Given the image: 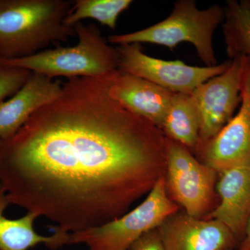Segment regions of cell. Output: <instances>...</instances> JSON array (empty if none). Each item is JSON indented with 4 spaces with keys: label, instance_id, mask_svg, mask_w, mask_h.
Returning a JSON list of instances; mask_svg holds the SVG:
<instances>
[{
    "label": "cell",
    "instance_id": "2e32d148",
    "mask_svg": "<svg viewBox=\"0 0 250 250\" xmlns=\"http://www.w3.org/2000/svg\"><path fill=\"white\" fill-rule=\"evenodd\" d=\"M224 9L222 25L227 54L231 59H250V0H228Z\"/></svg>",
    "mask_w": 250,
    "mask_h": 250
},
{
    "label": "cell",
    "instance_id": "44dd1931",
    "mask_svg": "<svg viewBox=\"0 0 250 250\" xmlns=\"http://www.w3.org/2000/svg\"><path fill=\"white\" fill-rule=\"evenodd\" d=\"M1 140H0V149H1Z\"/></svg>",
    "mask_w": 250,
    "mask_h": 250
},
{
    "label": "cell",
    "instance_id": "6da1fadb",
    "mask_svg": "<svg viewBox=\"0 0 250 250\" xmlns=\"http://www.w3.org/2000/svg\"><path fill=\"white\" fill-rule=\"evenodd\" d=\"M116 71L68 80L1 141L0 184L11 205L49 219L55 231L120 218L165 176L166 136L110 96Z\"/></svg>",
    "mask_w": 250,
    "mask_h": 250
},
{
    "label": "cell",
    "instance_id": "52a82bcc",
    "mask_svg": "<svg viewBox=\"0 0 250 250\" xmlns=\"http://www.w3.org/2000/svg\"><path fill=\"white\" fill-rule=\"evenodd\" d=\"M119 71L141 77L173 93L190 95L197 87L225 72L231 61L213 66L188 65L182 61H166L145 53L141 44L118 45Z\"/></svg>",
    "mask_w": 250,
    "mask_h": 250
},
{
    "label": "cell",
    "instance_id": "277c9868",
    "mask_svg": "<svg viewBox=\"0 0 250 250\" xmlns=\"http://www.w3.org/2000/svg\"><path fill=\"white\" fill-rule=\"evenodd\" d=\"M78 43L39 52L24 58L1 60L9 66L21 67L51 79L95 77L118 70L116 47L105 41L95 24L77 23L74 27Z\"/></svg>",
    "mask_w": 250,
    "mask_h": 250
},
{
    "label": "cell",
    "instance_id": "4fadbf2b",
    "mask_svg": "<svg viewBox=\"0 0 250 250\" xmlns=\"http://www.w3.org/2000/svg\"><path fill=\"white\" fill-rule=\"evenodd\" d=\"M218 176L215 190L220 202L204 218L223 223L241 243L250 218V166L233 167Z\"/></svg>",
    "mask_w": 250,
    "mask_h": 250
},
{
    "label": "cell",
    "instance_id": "e0dca14e",
    "mask_svg": "<svg viewBox=\"0 0 250 250\" xmlns=\"http://www.w3.org/2000/svg\"><path fill=\"white\" fill-rule=\"evenodd\" d=\"M132 0H75L64 19V24L74 28L83 20H95L109 29H115L118 18L130 7Z\"/></svg>",
    "mask_w": 250,
    "mask_h": 250
},
{
    "label": "cell",
    "instance_id": "9c48e42d",
    "mask_svg": "<svg viewBox=\"0 0 250 250\" xmlns=\"http://www.w3.org/2000/svg\"><path fill=\"white\" fill-rule=\"evenodd\" d=\"M241 58L231 59L225 72L190 94L200 120L199 141L214 137L234 116L241 103Z\"/></svg>",
    "mask_w": 250,
    "mask_h": 250
},
{
    "label": "cell",
    "instance_id": "30bf717a",
    "mask_svg": "<svg viewBox=\"0 0 250 250\" xmlns=\"http://www.w3.org/2000/svg\"><path fill=\"white\" fill-rule=\"evenodd\" d=\"M165 250H232L239 241L223 223L184 211L167 217L157 228Z\"/></svg>",
    "mask_w": 250,
    "mask_h": 250
},
{
    "label": "cell",
    "instance_id": "9a60e30c",
    "mask_svg": "<svg viewBox=\"0 0 250 250\" xmlns=\"http://www.w3.org/2000/svg\"><path fill=\"white\" fill-rule=\"evenodd\" d=\"M161 130L166 137L180 143L193 154L199 141L200 120L190 95L174 94Z\"/></svg>",
    "mask_w": 250,
    "mask_h": 250
},
{
    "label": "cell",
    "instance_id": "5bb4252c",
    "mask_svg": "<svg viewBox=\"0 0 250 250\" xmlns=\"http://www.w3.org/2000/svg\"><path fill=\"white\" fill-rule=\"evenodd\" d=\"M11 205L7 194L0 184V250H29L39 245L57 250L70 245V233L55 231L50 236H42L34 229V222L39 218L27 212L18 219H9L4 214Z\"/></svg>",
    "mask_w": 250,
    "mask_h": 250
},
{
    "label": "cell",
    "instance_id": "ffe728a7",
    "mask_svg": "<svg viewBox=\"0 0 250 250\" xmlns=\"http://www.w3.org/2000/svg\"><path fill=\"white\" fill-rule=\"evenodd\" d=\"M238 250H250V218L247 225L244 238L238 246Z\"/></svg>",
    "mask_w": 250,
    "mask_h": 250
},
{
    "label": "cell",
    "instance_id": "d6986e66",
    "mask_svg": "<svg viewBox=\"0 0 250 250\" xmlns=\"http://www.w3.org/2000/svg\"><path fill=\"white\" fill-rule=\"evenodd\" d=\"M129 250H165L157 228L140 237Z\"/></svg>",
    "mask_w": 250,
    "mask_h": 250
},
{
    "label": "cell",
    "instance_id": "8fae6325",
    "mask_svg": "<svg viewBox=\"0 0 250 250\" xmlns=\"http://www.w3.org/2000/svg\"><path fill=\"white\" fill-rule=\"evenodd\" d=\"M113 100L161 129L174 94L144 80L117 70L108 88Z\"/></svg>",
    "mask_w": 250,
    "mask_h": 250
},
{
    "label": "cell",
    "instance_id": "3957f363",
    "mask_svg": "<svg viewBox=\"0 0 250 250\" xmlns=\"http://www.w3.org/2000/svg\"><path fill=\"white\" fill-rule=\"evenodd\" d=\"M225 17V9L220 5L200 9L195 0H178L166 19L141 30L109 36L108 42L118 45L150 43L171 50L182 42H188L195 47L206 66H213L218 64L213 49V34Z\"/></svg>",
    "mask_w": 250,
    "mask_h": 250
},
{
    "label": "cell",
    "instance_id": "8992f818",
    "mask_svg": "<svg viewBox=\"0 0 250 250\" xmlns=\"http://www.w3.org/2000/svg\"><path fill=\"white\" fill-rule=\"evenodd\" d=\"M218 172L200 162L189 149L166 137V192L188 215L204 218L215 207Z\"/></svg>",
    "mask_w": 250,
    "mask_h": 250
},
{
    "label": "cell",
    "instance_id": "ac0fdd59",
    "mask_svg": "<svg viewBox=\"0 0 250 250\" xmlns=\"http://www.w3.org/2000/svg\"><path fill=\"white\" fill-rule=\"evenodd\" d=\"M32 72L0 62V104L11 98L30 78Z\"/></svg>",
    "mask_w": 250,
    "mask_h": 250
},
{
    "label": "cell",
    "instance_id": "5b68a950",
    "mask_svg": "<svg viewBox=\"0 0 250 250\" xmlns=\"http://www.w3.org/2000/svg\"><path fill=\"white\" fill-rule=\"evenodd\" d=\"M179 208L167 195L164 176L141 205L100 226L70 233V245L83 244L89 250H129L140 237L157 228Z\"/></svg>",
    "mask_w": 250,
    "mask_h": 250
},
{
    "label": "cell",
    "instance_id": "7c38bea8",
    "mask_svg": "<svg viewBox=\"0 0 250 250\" xmlns=\"http://www.w3.org/2000/svg\"><path fill=\"white\" fill-rule=\"evenodd\" d=\"M59 80L32 72L14 96L0 104V140L11 139L38 110L62 93Z\"/></svg>",
    "mask_w": 250,
    "mask_h": 250
},
{
    "label": "cell",
    "instance_id": "ba28073f",
    "mask_svg": "<svg viewBox=\"0 0 250 250\" xmlns=\"http://www.w3.org/2000/svg\"><path fill=\"white\" fill-rule=\"evenodd\" d=\"M241 103L229 122L215 135L199 141L193 154L220 173L250 166V59L241 57Z\"/></svg>",
    "mask_w": 250,
    "mask_h": 250
},
{
    "label": "cell",
    "instance_id": "7a4b0ae2",
    "mask_svg": "<svg viewBox=\"0 0 250 250\" xmlns=\"http://www.w3.org/2000/svg\"><path fill=\"white\" fill-rule=\"evenodd\" d=\"M73 1L0 0V59L29 57L76 36L64 24Z\"/></svg>",
    "mask_w": 250,
    "mask_h": 250
}]
</instances>
